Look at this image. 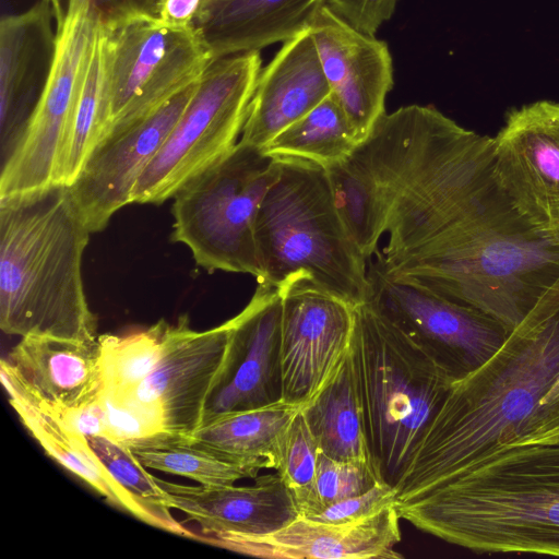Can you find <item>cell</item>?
<instances>
[{
    "mask_svg": "<svg viewBox=\"0 0 559 559\" xmlns=\"http://www.w3.org/2000/svg\"><path fill=\"white\" fill-rule=\"evenodd\" d=\"M374 262L389 278L477 309L512 331L559 280V236L531 226L496 185L425 242Z\"/></svg>",
    "mask_w": 559,
    "mask_h": 559,
    "instance_id": "7a4b0ae2",
    "label": "cell"
},
{
    "mask_svg": "<svg viewBox=\"0 0 559 559\" xmlns=\"http://www.w3.org/2000/svg\"><path fill=\"white\" fill-rule=\"evenodd\" d=\"M282 401L301 408L333 376L349 352L354 307L307 278L278 287Z\"/></svg>",
    "mask_w": 559,
    "mask_h": 559,
    "instance_id": "7c38bea8",
    "label": "cell"
},
{
    "mask_svg": "<svg viewBox=\"0 0 559 559\" xmlns=\"http://www.w3.org/2000/svg\"><path fill=\"white\" fill-rule=\"evenodd\" d=\"M176 331L164 319L123 334L98 335L102 394L121 397L133 391L155 369Z\"/></svg>",
    "mask_w": 559,
    "mask_h": 559,
    "instance_id": "f1b7e54d",
    "label": "cell"
},
{
    "mask_svg": "<svg viewBox=\"0 0 559 559\" xmlns=\"http://www.w3.org/2000/svg\"><path fill=\"white\" fill-rule=\"evenodd\" d=\"M319 453V445L299 409L285 433L276 472L290 490L300 515L318 508L314 485Z\"/></svg>",
    "mask_w": 559,
    "mask_h": 559,
    "instance_id": "1f68e13d",
    "label": "cell"
},
{
    "mask_svg": "<svg viewBox=\"0 0 559 559\" xmlns=\"http://www.w3.org/2000/svg\"><path fill=\"white\" fill-rule=\"evenodd\" d=\"M331 95L360 143L385 114L393 63L385 41L359 32L323 5L309 24Z\"/></svg>",
    "mask_w": 559,
    "mask_h": 559,
    "instance_id": "e0dca14e",
    "label": "cell"
},
{
    "mask_svg": "<svg viewBox=\"0 0 559 559\" xmlns=\"http://www.w3.org/2000/svg\"><path fill=\"white\" fill-rule=\"evenodd\" d=\"M300 412L321 452L337 461L372 467L349 352Z\"/></svg>",
    "mask_w": 559,
    "mask_h": 559,
    "instance_id": "484cf974",
    "label": "cell"
},
{
    "mask_svg": "<svg viewBox=\"0 0 559 559\" xmlns=\"http://www.w3.org/2000/svg\"><path fill=\"white\" fill-rule=\"evenodd\" d=\"M202 0H158L156 17L170 26L193 27Z\"/></svg>",
    "mask_w": 559,
    "mask_h": 559,
    "instance_id": "74e56055",
    "label": "cell"
},
{
    "mask_svg": "<svg viewBox=\"0 0 559 559\" xmlns=\"http://www.w3.org/2000/svg\"><path fill=\"white\" fill-rule=\"evenodd\" d=\"M559 280L481 367L455 382L397 485V501L454 478L512 444L559 438Z\"/></svg>",
    "mask_w": 559,
    "mask_h": 559,
    "instance_id": "6da1fadb",
    "label": "cell"
},
{
    "mask_svg": "<svg viewBox=\"0 0 559 559\" xmlns=\"http://www.w3.org/2000/svg\"><path fill=\"white\" fill-rule=\"evenodd\" d=\"M167 508L183 512L212 542L227 536L273 533L300 515L276 473L255 476L251 486H188L155 477Z\"/></svg>",
    "mask_w": 559,
    "mask_h": 559,
    "instance_id": "ffe728a7",
    "label": "cell"
},
{
    "mask_svg": "<svg viewBox=\"0 0 559 559\" xmlns=\"http://www.w3.org/2000/svg\"><path fill=\"white\" fill-rule=\"evenodd\" d=\"M299 407L280 401L205 420L185 441L226 462L255 472L277 469L285 433Z\"/></svg>",
    "mask_w": 559,
    "mask_h": 559,
    "instance_id": "cb8c5ba5",
    "label": "cell"
},
{
    "mask_svg": "<svg viewBox=\"0 0 559 559\" xmlns=\"http://www.w3.org/2000/svg\"><path fill=\"white\" fill-rule=\"evenodd\" d=\"M399 0H326L325 7L353 28L367 35L378 32L393 15Z\"/></svg>",
    "mask_w": 559,
    "mask_h": 559,
    "instance_id": "e575fe53",
    "label": "cell"
},
{
    "mask_svg": "<svg viewBox=\"0 0 559 559\" xmlns=\"http://www.w3.org/2000/svg\"><path fill=\"white\" fill-rule=\"evenodd\" d=\"M282 310L281 289L259 284L250 302L229 320L227 357L207 401L203 423L225 413L282 401Z\"/></svg>",
    "mask_w": 559,
    "mask_h": 559,
    "instance_id": "2e32d148",
    "label": "cell"
},
{
    "mask_svg": "<svg viewBox=\"0 0 559 559\" xmlns=\"http://www.w3.org/2000/svg\"><path fill=\"white\" fill-rule=\"evenodd\" d=\"M90 447L110 475L157 520L158 528L194 537L170 514L163 503V491L155 476L135 459L131 451L105 436L87 437Z\"/></svg>",
    "mask_w": 559,
    "mask_h": 559,
    "instance_id": "4dcf8cb0",
    "label": "cell"
},
{
    "mask_svg": "<svg viewBox=\"0 0 559 559\" xmlns=\"http://www.w3.org/2000/svg\"><path fill=\"white\" fill-rule=\"evenodd\" d=\"M493 179L531 226L559 236V103L538 100L508 114L493 138Z\"/></svg>",
    "mask_w": 559,
    "mask_h": 559,
    "instance_id": "4fadbf2b",
    "label": "cell"
},
{
    "mask_svg": "<svg viewBox=\"0 0 559 559\" xmlns=\"http://www.w3.org/2000/svg\"><path fill=\"white\" fill-rule=\"evenodd\" d=\"M102 35L110 111L107 130L147 115L197 81L213 61L193 27L170 26L156 15L102 23Z\"/></svg>",
    "mask_w": 559,
    "mask_h": 559,
    "instance_id": "9c48e42d",
    "label": "cell"
},
{
    "mask_svg": "<svg viewBox=\"0 0 559 559\" xmlns=\"http://www.w3.org/2000/svg\"><path fill=\"white\" fill-rule=\"evenodd\" d=\"M230 321L194 331L187 316L150 376L124 399L144 412L164 432L186 437L203 423L207 401L224 367ZM114 397V396H112Z\"/></svg>",
    "mask_w": 559,
    "mask_h": 559,
    "instance_id": "5bb4252c",
    "label": "cell"
},
{
    "mask_svg": "<svg viewBox=\"0 0 559 559\" xmlns=\"http://www.w3.org/2000/svg\"><path fill=\"white\" fill-rule=\"evenodd\" d=\"M260 51L213 60L187 106L140 176L132 203L160 204L229 152L241 134L261 72Z\"/></svg>",
    "mask_w": 559,
    "mask_h": 559,
    "instance_id": "ba28073f",
    "label": "cell"
},
{
    "mask_svg": "<svg viewBox=\"0 0 559 559\" xmlns=\"http://www.w3.org/2000/svg\"><path fill=\"white\" fill-rule=\"evenodd\" d=\"M377 481L379 478L370 465L337 461L320 451L314 485L318 508L313 512L335 501L365 492Z\"/></svg>",
    "mask_w": 559,
    "mask_h": 559,
    "instance_id": "d6a6232c",
    "label": "cell"
},
{
    "mask_svg": "<svg viewBox=\"0 0 559 559\" xmlns=\"http://www.w3.org/2000/svg\"><path fill=\"white\" fill-rule=\"evenodd\" d=\"M396 504L369 518L326 523L299 515L286 526L261 536H227L213 544L260 558L370 559L402 558Z\"/></svg>",
    "mask_w": 559,
    "mask_h": 559,
    "instance_id": "44dd1931",
    "label": "cell"
},
{
    "mask_svg": "<svg viewBox=\"0 0 559 559\" xmlns=\"http://www.w3.org/2000/svg\"><path fill=\"white\" fill-rule=\"evenodd\" d=\"M354 311L349 353L371 465L396 488L454 381L369 301Z\"/></svg>",
    "mask_w": 559,
    "mask_h": 559,
    "instance_id": "8992f818",
    "label": "cell"
},
{
    "mask_svg": "<svg viewBox=\"0 0 559 559\" xmlns=\"http://www.w3.org/2000/svg\"><path fill=\"white\" fill-rule=\"evenodd\" d=\"M106 52L99 34L67 131L53 174V182L71 185L84 160L109 126Z\"/></svg>",
    "mask_w": 559,
    "mask_h": 559,
    "instance_id": "83f0119b",
    "label": "cell"
},
{
    "mask_svg": "<svg viewBox=\"0 0 559 559\" xmlns=\"http://www.w3.org/2000/svg\"><path fill=\"white\" fill-rule=\"evenodd\" d=\"M58 23L64 15L69 0H49ZM103 24L140 14L156 15L158 0H90Z\"/></svg>",
    "mask_w": 559,
    "mask_h": 559,
    "instance_id": "d590c367",
    "label": "cell"
},
{
    "mask_svg": "<svg viewBox=\"0 0 559 559\" xmlns=\"http://www.w3.org/2000/svg\"><path fill=\"white\" fill-rule=\"evenodd\" d=\"M396 502V488L379 480L365 492L335 501L302 516L326 523H347L374 515Z\"/></svg>",
    "mask_w": 559,
    "mask_h": 559,
    "instance_id": "836d02e7",
    "label": "cell"
},
{
    "mask_svg": "<svg viewBox=\"0 0 559 559\" xmlns=\"http://www.w3.org/2000/svg\"><path fill=\"white\" fill-rule=\"evenodd\" d=\"M58 419L71 430L86 438L107 436V426L99 397L94 403L64 413Z\"/></svg>",
    "mask_w": 559,
    "mask_h": 559,
    "instance_id": "8d00e7d4",
    "label": "cell"
},
{
    "mask_svg": "<svg viewBox=\"0 0 559 559\" xmlns=\"http://www.w3.org/2000/svg\"><path fill=\"white\" fill-rule=\"evenodd\" d=\"M10 403L21 423L49 456L92 487L111 506L158 527L155 516L104 467L86 437L26 401L10 400Z\"/></svg>",
    "mask_w": 559,
    "mask_h": 559,
    "instance_id": "d4e9b609",
    "label": "cell"
},
{
    "mask_svg": "<svg viewBox=\"0 0 559 559\" xmlns=\"http://www.w3.org/2000/svg\"><path fill=\"white\" fill-rule=\"evenodd\" d=\"M0 369L9 400L26 401L57 418L94 403L103 392L98 341L23 336Z\"/></svg>",
    "mask_w": 559,
    "mask_h": 559,
    "instance_id": "ac0fdd59",
    "label": "cell"
},
{
    "mask_svg": "<svg viewBox=\"0 0 559 559\" xmlns=\"http://www.w3.org/2000/svg\"><path fill=\"white\" fill-rule=\"evenodd\" d=\"M326 0H202L193 22L212 59L260 51L308 29Z\"/></svg>",
    "mask_w": 559,
    "mask_h": 559,
    "instance_id": "603a6c76",
    "label": "cell"
},
{
    "mask_svg": "<svg viewBox=\"0 0 559 559\" xmlns=\"http://www.w3.org/2000/svg\"><path fill=\"white\" fill-rule=\"evenodd\" d=\"M359 144L355 128L330 94L262 151L276 158H299L329 167L348 158Z\"/></svg>",
    "mask_w": 559,
    "mask_h": 559,
    "instance_id": "4316f807",
    "label": "cell"
},
{
    "mask_svg": "<svg viewBox=\"0 0 559 559\" xmlns=\"http://www.w3.org/2000/svg\"><path fill=\"white\" fill-rule=\"evenodd\" d=\"M396 510L475 552L559 557V438L499 449Z\"/></svg>",
    "mask_w": 559,
    "mask_h": 559,
    "instance_id": "3957f363",
    "label": "cell"
},
{
    "mask_svg": "<svg viewBox=\"0 0 559 559\" xmlns=\"http://www.w3.org/2000/svg\"><path fill=\"white\" fill-rule=\"evenodd\" d=\"M278 159L280 174L255 221L258 284L281 287L302 277L353 307L366 302L368 260L340 212L326 168Z\"/></svg>",
    "mask_w": 559,
    "mask_h": 559,
    "instance_id": "5b68a950",
    "label": "cell"
},
{
    "mask_svg": "<svg viewBox=\"0 0 559 559\" xmlns=\"http://www.w3.org/2000/svg\"><path fill=\"white\" fill-rule=\"evenodd\" d=\"M198 80L140 119L107 130L93 147L69 185L91 233L104 229L119 209L132 203L140 176L167 139Z\"/></svg>",
    "mask_w": 559,
    "mask_h": 559,
    "instance_id": "9a60e30c",
    "label": "cell"
},
{
    "mask_svg": "<svg viewBox=\"0 0 559 559\" xmlns=\"http://www.w3.org/2000/svg\"><path fill=\"white\" fill-rule=\"evenodd\" d=\"M331 94L308 29L283 43L261 69L240 141L262 148Z\"/></svg>",
    "mask_w": 559,
    "mask_h": 559,
    "instance_id": "7402d4cb",
    "label": "cell"
},
{
    "mask_svg": "<svg viewBox=\"0 0 559 559\" xmlns=\"http://www.w3.org/2000/svg\"><path fill=\"white\" fill-rule=\"evenodd\" d=\"M559 399V373L552 386L542 401V406L552 403Z\"/></svg>",
    "mask_w": 559,
    "mask_h": 559,
    "instance_id": "f35d334b",
    "label": "cell"
},
{
    "mask_svg": "<svg viewBox=\"0 0 559 559\" xmlns=\"http://www.w3.org/2000/svg\"><path fill=\"white\" fill-rule=\"evenodd\" d=\"M368 300L421 345L455 382L481 367L511 330L492 317L389 278L368 260Z\"/></svg>",
    "mask_w": 559,
    "mask_h": 559,
    "instance_id": "8fae6325",
    "label": "cell"
},
{
    "mask_svg": "<svg viewBox=\"0 0 559 559\" xmlns=\"http://www.w3.org/2000/svg\"><path fill=\"white\" fill-rule=\"evenodd\" d=\"M130 451L145 468L187 477L203 486L235 485L239 479L253 478L258 474L188 444L185 437L163 445Z\"/></svg>",
    "mask_w": 559,
    "mask_h": 559,
    "instance_id": "f546056e",
    "label": "cell"
},
{
    "mask_svg": "<svg viewBox=\"0 0 559 559\" xmlns=\"http://www.w3.org/2000/svg\"><path fill=\"white\" fill-rule=\"evenodd\" d=\"M90 229L69 185L0 197V328L11 335L98 340L82 281Z\"/></svg>",
    "mask_w": 559,
    "mask_h": 559,
    "instance_id": "277c9868",
    "label": "cell"
},
{
    "mask_svg": "<svg viewBox=\"0 0 559 559\" xmlns=\"http://www.w3.org/2000/svg\"><path fill=\"white\" fill-rule=\"evenodd\" d=\"M100 25L90 0H69L56 23V53L47 84L21 142L1 164L0 197L53 182Z\"/></svg>",
    "mask_w": 559,
    "mask_h": 559,
    "instance_id": "30bf717a",
    "label": "cell"
},
{
    "mask_svg": "<svg viewBox=\"0 0 559 559\" xmlns=\"http://www.w3.org/2000/svg\"><path fill=\"white\" fill-rule=\"evenodd\" d=\"M53 20L49 0L1 19V164L21 142L49 79L57 45Z\"/></svg>",
    "mask_w": 559,
    "mask_h": 559,
    "instance_id": "d6986e66",
    "label": "cell"
},
{
    "mask_svg": "<svg viewBox=\"0 0 559 559\" xmlns=\"http://www.w3.org/2000/svg\"><path fill=\"white\" fill-rule=\"evenodd\" d=\"M280 159L241 141L174 194L171 238L207 271L262 275L255 221Z\"/></svg>",
    "mask_w": 559,
    "mask_h": 559,
    "instance_id": "52a82bcc",
    "label": "cell"
}]
</instances>
